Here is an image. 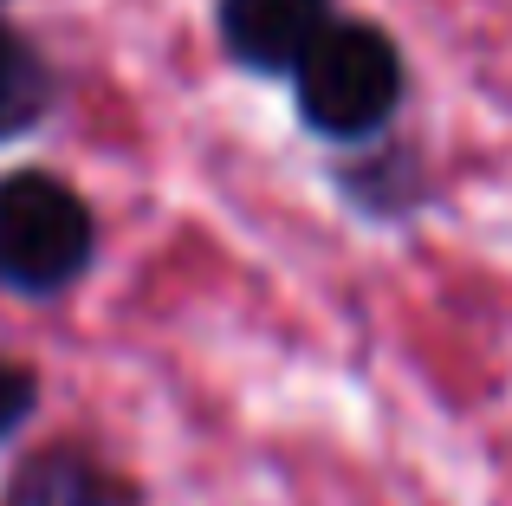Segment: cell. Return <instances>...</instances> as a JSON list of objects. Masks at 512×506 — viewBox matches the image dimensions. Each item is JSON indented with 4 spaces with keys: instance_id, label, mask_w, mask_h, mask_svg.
Masks as SVG:
<instances>
[{
    "instance_id": "cell-1",
    "label": "cell",
    "mask_w": 512,
    "mask_h": 506,
    "mask_svg": "<svg viewBox=\"0 0 512 506\" xmlns=\"http://www.w3.org/2000/svg\"><path fill=\"white\" fill-rule=\"evenodd\" d=\"M98 253V221L72 182L46 169L0 176V286L20 299H59Z\"/></svg>"
},
{
    "instance_id": "cell-2",
    "label": "cell",
    "mask_w": 512,
    "mask_h": 506,
    "mask_svg": "<svg viewBox=\"0 0 512 506\" xmlns=\"http://www.w3.org/2000/svg\"><path fill=\"white\" fill-rule=\"evenodd\" d=\"M299 91V117L312 137H331V143H363L396 117L402 104V52L389 33L363 20H338L318 52L299 65L292 78Z\"/></svg>"
},
{
    "instance_id": "cell-3",
    "label": "cell",
    "mask_w": 512,
    "mask_h": 506,
    "mask_svg": "<svg viewBox=\"0 0 512 506\" xmlns=\"http://www.w3.org/2000/svg\"><path fill=\"white\" fill-rule=\"evenodd\" d=\"M214 26L247 72L299 78V65L338 20H331V0H214Z\"/></svg>"
},
{
    "instance_id": "cell-4",
    "label": "cell",
    "mask_w": 512,
    "mask_h": 506,
    "mask_svg": "<svg viewBox=\"0 0 512 506\" xmlns=\"http://www.w3.org/2000/svg\"><path fill=\"white\" fill-rule=\"evenodd\" d=\"M0 506H143V487L91 448L46 442L7 474Z\"/></svg>"
},
{
    "instance_id": "cell-5",
    "label": "cell",
    "mask_w": 512,
    "mask_h": 506,
    "mask_svg": "<svg viewBox=\"0 0 512 506\" xmlns=\"http://www.w3.org/2000/svg\"><path fill=\"white\" fill-rule=\"evenodd\" d=\"M46 104H52V78H46V65H39V52L26 46L20 33L0 26V137L33 130L39 117H46Z\"/></svg>"
},
{
    "instance_id": "cell-6",
    "label": "cell",
    "mask_w": 512,
    "mask_h": 506,
    "mask_svg": "<svg viewBox=\"0 0 512 506\" xmlns=\"http://www.w3.org/2000/svg\"><path fill=\"white\" fill-rule=\"evenodd\" d=\"M33 409H39V377L13 357H0V442H13Z\"/></svg>"
}]
</instances>
